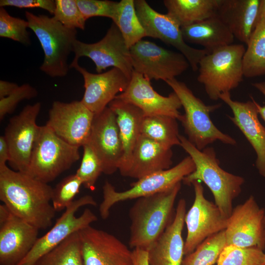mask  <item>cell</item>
I'll return each instance as SVG.
<instances>
[{
    "instance_id": "1",
    "label": "cell",
    "mask_w": 265,
    "mask_h": 265,
    "mask_svg": "<svg viewBox=\"0 0 265 265\" xmlns=\"http://www.w3.org/2000/svg\"><path fill=\"white\" fill-rule=\"evenodd\" d=\"M53 188L7 165L0 167V200L15 216L38 229L52 226L55 211Z\"/></svg>"
},
{
    "instance_id": "2",
    "label": "cell",
    "mask_w": 265,
    "mask_h": 265,
    "mask_svg": "<svg viewBox=\"0 0 265 265\" xmlns=\"http://www.w3.org/2000/svg\"><path fill=\"white\" fill-rule=\"evenodd\" d=\"M181 183L172 188L136 199L129 212L130 247L148 251L173 221Z\"/></svg>"
},
{
    "instance_id": "3",
    "label": "cell",
    "mask_w": 265,
    "mask_h": 265,
    "mask_svg": "<svg viewBox=\"0 0 265 265\" xmlns=\"http://www.w3.org/2000/svg\"><path fill=\"white\" fill-rule=\"evenodd\" d=\"M179 138L180 146L195 165L194 171L183 179L184 184L191 185L195 181L204 182L212 193L214 203L222 215L228 218L233 210V200L241 192L244 178L223 169L212 147H207L200 151L184 136L180 135Z\"/></svg>"
},
{
    "instance_id": "4",
    "label": "cell",
    "mask_w": 265,
    "mask_h": 265,
    "mask_svg": "<svg viewBox=\"0 0 265 265\" xmlns=\"http://www.w3.org/2000/svg\"><path fill=\"white\" fill-rule=\"evenodd\" d=\"M25 17L44 52L40 70L51 78L66 77L70 69L68 57L77 39V29L67 27L46 15L26 11Z\"/></svg>"
},
{
    "instance_id": "5",
    "label": "cell",
    "mask_w": 265,
    "mask_h": 265,
    "mask_svg": "<svg viewBox=\"0 0 265 265\" xmlns=\"http://www.w3.org/2000/svg\"><path fill=\"white\" fill-rule=\"evenodd\" d=\"M165 82L181 101L185 113L178 120L181 122L187 139L198 150L202 151L217 140L226 144L236 145V140L220 131L210 118V113L219 108L221 104L206 105L186 83L176 78Z\"/></svg>"
},
{
    "instance_id": "6",
    "label": "cell",
    "mask_w": 265,
    "mask_h": 265,
    "mask_svg": "<svg viewBox=\"0 0 265 265\" xmlns=\"http://www.w3.org/2000/svg\"><path fill=\"white\" fill-rule=\"evenodd\" d=\"M243 44H231L204 56L198 65V82L203 84L210 99L217 101L243 80Z\"/></svg>"
},
{
    "instance_id": "7",
    "label": "cell",
    "mask_w": 265,
    "mask_h": 265,
    "mask_svg": "<svg viewBox=\"0 0 265 265\" xmlns=\"http://www.w3.org/2000/svg\"><path fill=\"white\" fill-rule=\"evenodd\" d=\"M79 148L62 139L46 125L41 126L25 173L48 184L80 159Z\"/></svg>"
},
{
    "instance_id": "8",
    "label": "cell",
    "mask_w": 265,
    "mask_h": 265,
    "mask_svg": "<svg viewBox=\"0 0 265 265\" xmlns=\"http://www.w3.org/2000/svg\"><path fill=\"white\" fill-rule=\"evenodd\" d=\"M195 170V163L190 156L184 158L176 165L168 169L147 175L131 184V187L123 191H117L108 181L103 186V199L99 206V213L105 220L115 204L138 199L169 189Z\"/></svg>"
},
{
    "instance_id": "9",
    "label": "cell",
    "mask_w": 265,
    "mask_h": 265,
    "mask_svg": "<svg viewBox=\"0 0 265 265\" xmlns=\"http://www.w3.org/2000/svg\"><path fill=\"white\" fill-rule=\"evenodd\" d=\"M86 205H97L96 201L90 195L75 200L56 220L53 227L38 238L30 251L17 265H34L41 257L60 244L71 235L96 221L98 217L89 209H85L80 216H76L78 210Z\"/></svg>"
},
{
    "instance_id": "10",
    "label": "cell",
    "mask_w": 265,
    "mask_h": 265,
    "mask_svg": "<svg viewBox=\"0 0 265 265\" xmlns=\"http://www.w3.org/2000/svg\"><path fill=\"white\" fill-rule=\"evenodd\" d=\"M133 71L151 80L175 79L190 67L185 56L151 41L141 40L130 48Z\"/></svg>"
},
{
    "instance_id": "11",
    "label": "cell",
    "mask_w": 265,
    "mask_h": 265,
    "mask_svg": "<svg viewBox=\"0 0 265 265\" xmlns=\"http://www.w3.org/2000/svg\"><path fill=\"white\" fill-rule=\"evenodd\" d=\"M134 5L147 36L173 47L185 56L193 71L198 70L200 60L210 53L189 46L184 39L179 24L167 13L157 12L145 0H135Z\"/></svg>"
},
{
    "instance_id": "12",
    "label": "cell",
    "mask_w": 265,
    "mask_h": 265,
    "mask_svg": "<svg viewBox=\"0 0 265 265\" xmlns=\"http://www.w3.org/2000/svg\"><path fill=\"white\" fill-rule=\"evenodd\" d=\"M73 61L87 57L94 63L97 73L112 67L122 71L130 80L133 72L130 48L117 26L111 24L105 36L94 43H86L77 39L74 42Z\"/></svg>"
},
{
    "instance_id": "13",
    "label": "cell",
    "mask_w": 265,
    "mask_h": 265,
    "mask_svg": "<svg viewBox=\"0 0 265 265\" xmlns=\"http://www.w3.org/2000/svg\"><path fill=\"white\" fill-rule=\"evenodd\" d=\"M191 185L195 197L185 217L187 228L185 256L193 252L208 238L225 230L228 219L222 215L215 203L205 198L204 188L199 181H193Z\"/></svg>"
},
{
    "instance_id": "14",
    "label": "cell",
    "mask_w": 265,
    "mask_h": 265,
    "mask_svg": "<svg viewBox=\"0 0 265 265\" xmlns=\"http://www.w3.org/2000/svg\"><path fill=\"white\" fill-rule=\"evenodd\" d=\"M41 108L37 102L25 106L12 117L5 129L4 136L10 153L9 163L15 171L26 173L40 127L36 119Z\"/></svg>"
},
{
    "instance_id": "15",
    "label": "cell",
    "mask_w": 265,
    "mask_h": 265,
    "mask_svg": "<svg viewBox=\"0 0 265 265\" xmlns=\"http://www.w3.org/2000/svg\"><path fill=\"white\" fill-rule=\"evenodd\" d=\"M227 245L265 248V210L250 195L233 208L225 230Z\"/></svg>"
},
{
    "instance_id": "16",
    "label": "cell",
    "mask_w": 265,
    "mask_h": 265,
    "mask_svg": "<svg viewBox=\"0 0 265 265\" xmlns=\"http://www.w3.org/2000/svg\"><path fill=\"white\" fill-rule=\"evenodd\" d=\"M94 115L81 101H55L46 125L67 142L80 147L88 140Z\"/></svg>"
},
{
    "instance_id": "17",
    "label": "cell",
    "mask_w": 265,
    "mask_h": 265,
    "mask_svg": "<svg viewBox=\"0 0 265 265\" xmlns=\"http://www.w3.org/2000/svg\"><path fill=\"white\" fill-rule=\"evenodd\" d=\"M87 143L102 166L103 173L118 170L123 156L122 144L116 116L108 107L95 114Z\"/></svg>"
},
{
    "instance_id": "18",
    "label": "cell",
    "mask_w": 265,
    "mask_h": 265,
    "mask_svg": "<svg viewBox=\"0 0 265 265\" xmlns=\"http://www.w3.org/2000/svg\"><path fill=\"white\" fill-rule=\"evenodd\" d=\"M79 233L84 265H133L132 250L114 235L91 225Z\"/></svg>"
},
{
    "instance_id": "19",
    "label": "cell",
    "mask_w": 265,
    "mask_h": 265,
    "mask_svg": "<svg viewBox=\"0 0 265 265\" xmlns=\"http://www.w3.org/2000/svg\"><path fill=\"white\" fill-rule=\"evenodd\" d=\"M74 68L82 76L84 92L80 100L94 114L102 112L119 94L127 88L130 79L120 69L112 68L101 73L93 74L72 61Z\"/></svg>"
},
{
    "instance_id": "20",
    "label": "cell",
    "mask_w": 265,
    "mask_h": 265,
    "mask_svg": "<svg viewBox=\"0 0 265 265\" xmlns=\"http://www.w3.org/2000/svg\"><path fill=\"white\" fill-rule=\"evenodd\" d=\"M115 98L137 106L144 116L166 115L178 120L181 115L179 109L182 106L174 92L168 96L160 95L154 89L150 80L134 71L126 90Z\"/></svg>"
},
{
    "instance_id": "21",
    "label": "cell",
    "mask_w": 265,
    "mask_h": 265,
    "mask_svg": "<svg viewBox=\"0 0 265 265\" xmlns=\"http://www.w3.org/2000/svg\"><path fill=\"white\" fill-rule=\"evenodd\" d=\"M39 230L11 212L0 223V265H17L34 245Z\"/></svg>"
},
{
    "instance_id": "22",
    "label": "cell",
    "mask_w": 265,
    "mask_h": 265,
    "mask_svg": "<svg viewBox=\"0 0 265 265\" xmlns=\"http://www.w3.org/2000/svg\"><path fill=\"white\" fill-rule=\"evenodd\" d=\"M252 101L240 102L233 100L230 92L220 95L219 99L232 111L230 120L237 126L249 141L257 155L256 166L259 174L265 177V128L258 119L257 107Z\"/></svg>"
},
{
    "instance_id": "23",
    "label": "cell",
    "mask_w": 265,
    "mask_h": 265,
    "mask_svg": "<svg viewBox=\"0 0 265 265\" xmlns=\"http://www.w3.org/2000/svg\"><path fill=\"white\" fill-rule=\"evenodd\" d=\"M186 214V201H179L172 222L148 249L150 265H181L185 242L182 231Z\"/></svg>"
},
{
    "instance_id": "24",
    "label": "cell",
    "mask_w": 265,
    "mask_h": 265,
    "mask_svg": "<svg viewBox=\"0 0 265 265\" xmlns=\"http://www.w3.org/2000/svg\"><path fill=\"white\" fill-rule=\"evenodd\" d=\"M108 106L115 115L122 144L123 156L118 170L126 177L133 149L141 135L144 115L137 106L118 99L115 98Z\"/></svg>"
},
{
    "instance_id": "25",
    "label": "cell",
    "mask_w": 265,
    "mask_h": 265,
    "mask_svg": "<svg viewBox=\"0 0 265 265\" xmlns=\"http://www.w3.org/2000/svg\"><path fill=\"white\" fill-rule=\"evenodd\" d=\"M172 149L140 135L133 149L126 177L138 180L171 168Z\"/></svg>"
},
{
    "instance_id": "26",
    "label": "cell",
    "mask_w": 265,
    "mask_h": 265,
    "mask_svg": "<svg viewBox=\"0 0 265 265\" xmlns=\"http://www.w3.org/2000/svg\"><path fill=\"white\" fill-rule=\"evenodd\" d=\"M260 0H220L216 15L234 37L248 44L254 29Z\"/></svg>"
},
{
    "instance_id": "27",
    "label": "cell",
    "mask_w": 265,
    "mask_h": 265,
    "mask_svg": "<svg viewBox=\"0 0 265 265\" xmlns=\"http://www.w3.org/2000/svg\"><path fill=\"white\" fill-rule=\"evenodd\" d=\"M181 30L186 43L201 46L210 53L232 44L234 39L230 29L216 14L191 25L181 27Z\"/></svg>"
},
{
    "instance_id": "28",
    "label": "cell",
    "mask_w": 265,
    "mask_h": 265,
    "mask_svg": "<svg viewBox=\"0 0 265 265\" xmlns=\"http://www.w3.org/2000/svg\"><path fill=\"white\" fill-rule=\"evenodd\" d=\"M220 0H164L167 14L181 27L188 26L216 14Z\"/></svg>"
},
{
    "instance_id": "29",
    "label": "cell",
    "mask_w": 265,
    "mask_h": 265,
    "mask_svg": "<svg viewBox=\"0 0 265 265\" xmlns=\"http://www.w3.org/2000/svg\"><path fill=\"white\" fill-rule=\"evenodd\" d=\"M177 120L166 115L144 116L141 134L168 148L180 145Z\"/></svg>"
},
{
    "instance_id": "30",
    "label": "cell",
    "mask_w": 265,
    "mask_h": 265,
    "mask_svg": "<svg viewBox=\"0 0 265 265\" xmlns=\"http://www.w3.org/2000/svg\"><path fill=\"white\" fill-rule=\"evenodd\" d=\"M112 21L118 27L129 48L147 37L136 14L134 0H121L118 2Z\"/></svg>"
},
{
    "instance_id": "31",
    "label": "cell",
    "mask_w": 265,
    "mask_h": 265,
    "mask_svg": "<svg viewBox=\"0 0 265 265\" xmlns=\"http://www.w3.org/2000/svg\"><path fill=\"white\" fill-rule=\"evenodd\" d=\"M243 58L244 77L265 75V18L255 27Z\"/></svg>"
},
{
    "instance_id": "32",
    "label": "cell",
    "mask_w": 265,
    "mask_h": 265,
    "mask_svg": "<svg viewBox=\"0 0 265 265\" xmlns=\"http://www.w3.org/2000/svg\"><path fill=\"white\" fill-rule=\"evenodd\" d=\"M34 265H84L79 232L41 257Z\"/></svg>"
},
{
    "instance_id": "33",
    "label": "cell",
    "mask_w": 265,
    "mask_h": 265,
    "mask_svg": "<svg viewBox=\"0 0 265 265\" xmlns=\"http://www.w3.org/2000/svg\"><path fill=\"white\" fill-rule=\"evenodd\" d=\"M226 245L224 230L208 238L193 252L185 256L181 265H213Z\"/></svg>"
},
{
    "instance_id": "34",
    "label": "cell",
    "mask_w": 265,
    "mask_h": 265,
    "mask_svg": "<svg viewBox=\"0 0 265 265\" xmlns=\"http://www.w3.org/2000/svg\"><path fill=\"white\" fill-rule=\"evenodd\" d=\"M217 265H265V253L256 247L227 245L221 251Z\"/></svg>"
},
{
    "instance_id": "35",
    "label": "cell",
    "mask_w": 265,
    "mask_h": 265,
    "mask_svg": "<svg viewBox=\"0 0 265 265\" xmlns=\"http://www.w3.org/2000/svg\"><path fill=\"white\" fill-rule=\"evenodd\" d=\"M27 20L10 15L4 7L0 8V36L12 39L25 46L30 45L31 40L27 30Z\"/></svg>"
},
{
    "instance_id": "36",
    "label": "cell",
    "mask_w": 265,
    "mask_h": 265,
    "mask_svg": "<svg viewBox=\"0 0 265 265\" xmlns=\"http://www.w3.org/2000/svg\"><path fill=\"white\" fill-rule=\"evenodd\" d=\"M82 183L76 174L70 175L53 188L52 204L55 212L65 210L75 200Z\"/></svg>"
},
{
    "instance_id": "37",
    "label": "cell",
    "mask_w": 265,
    "mask_h": 265,
    "mask_svg": "<svg viewBox=\"0 0 265 265\" xmlns=\"http://www.w3.org/2000/svg\"><path fill=\"white\" fill-rule=\"evenodd\" d=\"M82 147L83 155L81 163L76 174L85 188L93 190L98 178L103 173V168L91 147L87 143Z\"/></svg>"
},
{
    "instance_id": "38",
    "label": "cell",
    "mask_w": 265,
    "mask_h": 265,
    "mask_svg": "<svg viewBox=\"0 0 265 265\" xmlns=\"http://www.w3.org/2000/svg\"><path fill=\"white\" fill-rule=\"evenodd\" d=\"M53 17L65 26L84 30L86 20L80 12L76 0H55Z\"/></svg>"
},
{
    "instance_id": "39",
    "label": "cell",
    "mask_w": 265,
    "mask_h": 265,
    "mask_svg": "<svg viewBox=\"0 0 265 265\" xmlns=\"http://www.w3.org/2000/svg\"><path fill=\"white\" fill-rule=\"evenodd\" d=\"M86 20L93 17L114 19L118 2L108 0H76Z\"/></svg>"
},
{
    "instance_id": "40",
    "label": "cell",
    "mask_w": 265,
    "mask_h": 265,
    "mask_svg": "<svg viewBox=\"0 0 265 265\" xmlns=\"http://www.w3.org/2000/svg\"><path fill=\"white\" fill-rule=\"evenodd\" d=\"M37 94V90L28 83L19 86L9 96L0 99V120L13 112L20 102L35 98Z\"/></svg>"
},
{
    "instance_id": "41",
    "label": "cell",
    "mask_w": 265,
    "mask_h": 265,
    "mask_svg": "<svg viewBox=\"0 0 265 265\" xmlns=\"http://www.w3.org/2000/svg\"><path fill=\"white\" fill-rule=\"evenodd\" d=\"M13 6L20 8H39L53 15L55 8L53 0H0V7Z\"/></svg>"
},
{
    "instance_id": "42",
    "label": "cell",
    "mask_w": 265,
    "mask_h": 265,
    "mask_svg": "<svg viewBox=\"0 0 265 265\" xmlns=\"http://www.w3.org/2000/svg\"><path fill=\"white\" fill-rule=\"evenodd\" d=\"M133 265H150L147 250L134 248L132 250Z\"/></svg>"
},
{
    "instance_id": "43",
    "label": "cell",
    "mask_w": 265,
    "mask_h": 265,
    "mask_svg": "<svg viewBox=\"0 0 265 265\" xmlns=\"http://www.w3.org/2000/svg\"><path fill=\"white\" fill-rule=\"evenodd\" d=\"M10 153L8 145L4 135L0 136V167L6 165L9 162Z\"/></svg>"
},
{
    "instance_id": "44",
    "label": "cell",
    "mask_w": 265,
    "mask_h": 265,
    "mask_svg": "<svg viewBox=\"0 0 265 265\" xmlns=\"http://www.w3.org/2000/svg\"><path fill=\"white\" fill-rule=\"evenodd\" d=\"M17 83L6 80H0V99L9 96L18 87Z\"/></svg>"
},
{
    "instance_id": "45",
    "label": "cell",
    "mask_w": 265,
    "mask_h": 265,
    "mask_svg": "<svg viewBox=\"0 0 265 265\" xmlns=\"http://www.w3.org/2000/svg\"><path fill=\"white\" fill-rule=\"evenodd\" d=\"M252 85L261 92L265 97V81L253 83H252ZM253 101L257 107L259 114H260L261 118L265 121V106H261L256 102L254 99Z\"/></svg>"
},
{
    "instance_id": "46",
    "label": "cell",
    "mask_w": 265,
    "mask_h": 265,
    "mask_svg": "<svg viewBox=\"0 0 265 265\" xmlns=\"http://www.w3.org/2000/svg\"><path fill=\"white\" fill-rule=\"evenodd\" d=\"M265 18V0H260L258 8L257 16L255 23V26Z\"/></svg>"
},
{
    "instance_id": "47",
    "label": "cell",
    "mask_w": 265,
    "mask_h": 265,
    "mask_svg": "<svg viewBox=\"0 0 265 265\" xmlns=\"http://www.w3.org/2000/svg\"></svg>"
}]
</instances>
